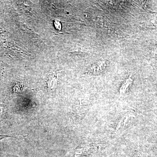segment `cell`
<instances>
[{
	"instance_id": "1",
	"label": "cell",
	"mask_w": 157,
	"mask_h": 157,
	"mask_svg": "<svg viewBox=\"0 0 157 157\" xmlns=\"http://www.w3.org/2000/svg\"><path fill=\"white\" fill-rule=\"evenodd\" d=\"M48 87L50 89H53L56 88L57 84V79L56 75H51L48 77V81H47Z\"/></svg>"
},
{
	"instance_id": "2",
	"label": "cell",
	"mask_w": 157,
	"mask_h": 157,
	"mask_svg": "<svg viewBox=\"0 0 157 157\" xmlns=\"http://www.w3.org/2000/svg\"><path fill=\"white\" fill-rule=\"evenodd\" d=\"M106 63L105 62H100L95 66H93L91 68L92 70L94 73H98L99 72H101L103 69L105 68Z\"/></svg>"
},
{
	"instance_id": "3",
	"label": "cell",
	"mask_w": 157,
	"mask_h": 157,
	"mask_svg": "<svg viewBox=\"0 0 157 157\" xmlns=\"http://www.w3.org/2000/svg\"><path fill=\"white\" fill-rule=\"evenodd\" d=\"M132 81L133 80L131 78H129L126 80L121 88L120 90V92L121 94H124V93L125 92L127 89L128 88L130 85L132 83Z\"/></svg>"
},
{
	"instance_id": "4",
	"label": "cell",
	"mask_w": 157,
	"mask_h": 157,
	"mask_svg": "<svg viewBox=\"0 0 157 157\" xmlns=\"http://www.w3.org/2000/svg\"><path fill=\"white\" fill-rule=\"evenodd\" d=\"M5 113V107L0 104V121L2 120Z\"/></svg>"
},
{
	"instance_id": "5",
	"label": "cell",
	"mask_w": 157,
	"mask_h": 157,
	"mask_svg": "<svg viewBox=\"0 0 157 157\" xmlns=\"http://www.w3.org/2000/svg\"><path fill=\"white\" fill-rule=\"evenodd\" d=\"M155 56L157 57V48L156 49V50L155 51Z\"/></svg>"
},
{
	"instance_id": "6",
	"label": "cell",
	"mask_w": 157,
	"mask_h": 157,
	"mask_svg": "<svg viewBox=\"0 0 157 157\" xmlns=\"http://www.w3.org/2000/svg\"><path fill=\"white\" fill-rule=\"evenodd\" d=\"M3 138H4V136H3L2 135H0V140H2V139H3Z\"/></svg>"
}]
</instances>
